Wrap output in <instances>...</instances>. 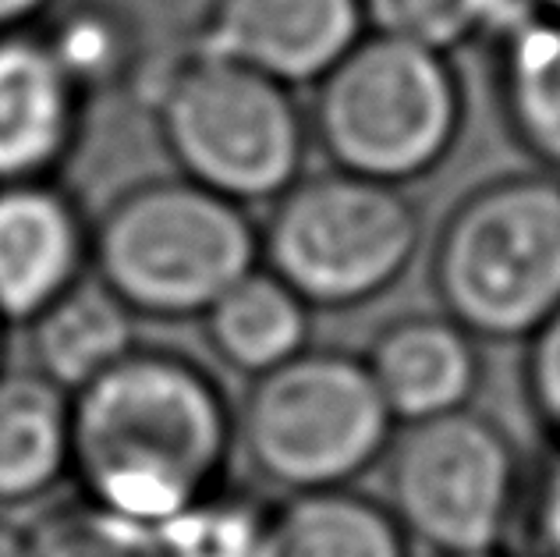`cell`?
<instances>
[{"mask_svg":"<svg viewBox=\"0 0 560 557\" xmlns=\"http://www.w3.org/2000/svg\"><path fill=\"white\" fill-rule=\"evenodd\" d=\"M8 324H4V320H0V370H4V365H8Z\"/></svg>","mask_w":560,"mask_h":557,"instance_id":"obj_27","label":"cell"},{"mask_svg":"<svg viewBox=\"0 0 560 557\" xmlns=\"http://www.w3.org/2000/svg\"><path fill=\"white\" fill-rule=\"evenodd\" d=\"M71 476V394L33 365L0 370V511L36 504Z\"/></svg>","mask_w":560,"mask_h":557,"instance_id":"obj_13","label":"cell"},{"mask_svg":"<svg viewBox=\"0 0 560 557\" xmlns=\"http://www.w3.org/2000/svg\"><path fill=\"white\" fill-rule=\"evenodd\" d=\"M256 267L248 207L182 174L128 185L93 217V277L145 320H202Z\"/></svg>","mask_w":560,"mask_h":557,"instance_id":"obj_4","label":"cell"},{"mask_svg":"<svg viewBox=\"0 0 560 557\" xmlns=\"http://www.w3.org/2000/svg\"><path fill=\"white\" fill-rule=\"evenodd\" d=\"M533 8L539 14H550V19H560V0H533Z\"/></svg>","mask_w":560,"mask_h":557,"instance_id":"obj_26","label":"cell"},{"mask_svg":"<svg viewBox=\"0 0 560 557\" xmlns=\"http://www.w3.org/2000/svg\"><path fill=\"white\" fill-rule=\"evenodd\" d=\"M267 504L245 490L220 487L156 525L164 557H259Z\"/></svg>","mask_w":560,"mask_h":557,"instance_id":"obj_21","label":"cell"},{"mask_svg":"<svg viewBox=\"0 0 560 557\" xmlns=\"http://www.w3.org/2000/svg\"><path fill=\"white\" fill-rule=\"evenodd\" d=\"M234 451L228 391L178 348L139 345L71 394V476L82 497L145 525L224 487Z\"/></svg>","mask_w":560,"mask_h":557,"instance_id":"obj_1","label":"cell"},{"mask_svg":"<svg viewBox=\"0 0 560 557\" xmlns=\"http://www.w3.org/2000/svg\"><path fill=\"white\" fill-rule=\"evenodd\" d=\"M305 117L334 171L405 188L458 150L468 96L454 54L370 28L313 85Z\"/></svg>","mask_w":560,"mask_h":557,"instance_id":"obj_2","label":"cell"},{"mask_svg":"<svg viewBox=\"0 0 560 557\" xmlns=\"http://www.w3.org/2000/svg\"><path fill=\"white\" fill-rule=\"evenodd\" d=\"M234 413L245 462L284 494L355 487L397 430L365 359L341 348H305L256 376Z\"/></svg>","mask_w":560,"mask_h":557,"instance_id":"obj_7","label":"cell"},{"mask_svg":"<svg viewBox=\"0 0 560 557\" xmlns=\"http://www.w3.org/2000/svg\"><path fill=\"white\" fill-rule=\"evenodd\" d=\"M202 334L220 362L256 380L313 348V310L259 263L213 302Z\"/></svg>","mask_w":560,"mask_h":557,"instance_id":"obj_17","label":"cell"},{"mask_svg":"<svg viewBox=\"0 0 560 557\" xmlns=\"http://www.w3.org/2000/svg\"><path fill=\"white\" fill-rule=\"evenodd\" d=\"M387 508L411 544L444 554H490L514 530L525 465L514 437L476 408L405 422L383 454Z\"/></svg>","mask_w":560,"mask_h":557,"instance_id":"obj_8","label":"cell"},{"mask_svg":"<svg viewBox=\"0 0 560 557\" xmlns=\"http://www.w3.org/2000/svg\"><path fill=\"white\" fill-rule=\"evenodd\" d=\"M493 96L511 142L560 174V19L525 14L490 43Z\"/></svg>","mask_w":560,"mask_h":557,"instance_id":"obj_14","label":"cell"},{"mask_svg":"<svg viewBox=\"0 0 560 557\" xmlns=\"http://www.w3.org/2000/svg\"><path fill=\"white\" fill-rule=\"evenodd\" d=\"M518 557H560V451H550L536 473H525L518 519Z\"/></svg>","mask_w":560,"mask_h":557,"instance_id":"obj_22","label":"cell"},{"mask_svg":"<svg viewBox=\"0 0 560 557\" xmlns=\"http://www.w3.org/2000/svg\"><path fill=\"white\" fill-rule=\"evenodd\" d=\"M362 359L397 427L471 408L486 373L479 341L447 313L387 320Z\"/></svg>","mask_w":560,"mask_h":557,"instance_id":"obj_12","label":"cell"},{"mask_svg":"<svg viewBox=\"0 0 560 557\" xmlns=\"http://www.w3.org/2000/svg\"><path fill=\"white\" fill-rule=\"evenodd\" d=\"M28 330V365L68 394L90 387L136 351V313L90 274L43 310Z\"/></svg>","mask_w":560,"mask_h":557,"instance_id":"obj_15","label":"cell"},{"mask_svg":"<svg viewBox=\"0 0 560 557\" xmlns=\"http://www.w3.org/2000/svg\"><path fill=\"white\" fill-rule=\"evenodd\" d=\"M430 285L476 341H528L560 310V174L511 171L451 207Z\"/></svg>","mask_w":560,"mask_h":557,"instance_id":"obj_3","label":"cell"},{"mask_svg":"<svg viewBox=\"0 0 560 557\" xmlns=\"http://www.w3.org/2000/svg\"><path fill=\"white\" fill-rule=\"evenodd\" d=\"M57 0H0V36L36 28L54 11Z\"/></svg>","mask_w":560,"mask_h":557,"instance_id":"obj_24","label":"cell"},{"mask_svg":"<svg viewBox=\"0 0 560 557\" xmlns=\"http://www.w3.org/2000/svg\"><path fill=\"white\" fill-rule=\"evenodd\" d=\"M93 274V217L50 182L0 185V320H33Z\"/></svg>","mask_w":560,"mask_h":557,"instance_id":"obj_10","label":"cell"},{"mask_svg":"<svg viewBox=\"0 0 560 557\" xmlns=\"http://www.w3.org/2000/svg\"><path fill=\"white\" fill-rule=\"evenodd\" d=\"M0 557H33L28 554V525H19L8 511H0Z\"/></svg>","mask_w":560,"mask_h":557,"instance_id":"obj_25","label":"cell"},{"mask_svg":"<svg viewBox=\"0 0 560 557\" xmlns=\"http://www.w3.org/2000/svg\"><path fill=\"white\" fill-rule=\"evenodd\" d=\"M422 217L405 188L348 171L302 174L259 224V263L313 313H351L411 270Z\"/></svg>","mask_w":560,"mask_h":557,"instance_id":"obj_6","label":"cell"},{"mask_svg":"<svg viewBox=\"0 0 560 557\" xmlns=\"http://www.w3.org/2000/svg\"><path fill=\"white\" fill-rule=\"evenodd\" d=\"M150 107L174 171L238 207L273 202L305 174V107L253 68L188 47L156 79Z\"/></svg>","mask_w":560,"mask_h":557,"instance_id":"obj_5","label":"cell"},{"mask_svg":"<svg viewBox=\"0 0 560 557\" xmlns=\"http://www.w3.org/2000/svg\"><path fill=\"white\" fill-rule=\"evenodd\" d=\"M533 11V0H365L370 28L444 54H458L468 43L490 47L504 28Z\"/></svg>","mask_w":560,"mask_h":557,"instance_id":"obj_19","label":"cell"},{"mask_svg":"<svg viewBox=\"0 0 560 557\" xmlns=\"http://www.w3.org/2000/svg\"><path fill=\"white\" fill-rule=\"evenodd\" d=\"M522 387L536 427L560 451V310L525 341Z\"/></svg>","mask_w":560,"mask_h":557,"instance_id":"obj_23","label":"cell"},{"mask_svg":"<svg viewBox=\"0 0 560 557\" xmlns=\"http://www.w3.org/2000/svg\"><path fill=\"white\" fill-rule=\"evenodd\" d=\"M259 557H411V539L387 501L341 487L273 504Z\"/></svg>","mask_w":560,"mask_h":557,"instance_id":"obj_16","label":"cell"},{"mask_svg":"<svg viewBox=\"0 0 560 557\" xmlns=\"http://www.w3.org/2000/svg\"><path fill=\"white\" fill-rule=\"evenodd\" d=\"M365 33V0H206L191 47L302 90Z\"/></svg>","mask_w":560,"mask_h":557,"instance_id":"obj_9","label":"cell"},{"mask_svg":"<svg viewBox=\"0 0 560 557\" xmlns=\"http://www.w3.org/2000/svg\"><path fill=\"white\" fill-rule=\"evenodd\" d=\"M90 107L36 28L0 36V185L57 178L85 136Z\"/></svg>","mask_w":560,"mask_h":557,"instance_id":"obj_11","label":"cell"},{"mask_svg":"<svg viewBox=\"0 0 560 557\" xmlns=\"http://www.w3.org/2000/svg\"><path fill=\"white\" fill-rule=\"evenodd\" d=\"M444 557H508L504 550H490V554H444Z\"/></svg>","mask_w":560,"mask_h":557,"instance_id":"obj_28","label":"cell"},{"mask_svg":"<svg viewBox=\"0 0 560 557\" xmlns=\"http://www.w3.org/2000/svg\"><path fill=\"white\" fill-rule=\"evenodd\" d=\"M33 557H164L156 525L128 519L90 497L65 501L28 525Z\"/></svg>","mask_w":560,"mask_h":557,"instance_id":"obj_20","label":"cell"},{"mask_svg":"<svg viewBox=\"0 0 560 557\" xmlns=\"http://www.w3.org/2000/svg\"><path fill=\"white\" fill-rule=\"evenodd\" d=\"M36 33L90 100L131 85L145 61L139 19L121 0H57Z\"/></svg>","mask_w":560,"mask_h":557,"instance_id":"obj_18","label":"cell"}]
</instances>
